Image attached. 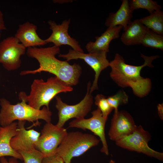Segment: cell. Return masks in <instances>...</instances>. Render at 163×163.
<instances>
[{
    "label": "cell",
    "mask_w": 163,
    "mask_h": 163,
    "mask_svg": "<svg viewBox=\"0 0 163 163\" xmlns=\"http://www.w3.org/2000/svg\"><path fill=\"white\" fill-rule=\"evenodd\" d=\"M60 52L59 47L54 45L45 48H27V55L37 60L39 66L35 70L22 71L20 75L47 72L54 75L68 86L72 87L76 85L82 73L81 67L78 64L71 65L66 61L57 59L56 56L59 54Z\"/></svg>",
    "instance_id": "1"
},
{
    "label": "cell",
    "mask_w": 163,
    "mask_h": 163,
    "mask_svg": "<svg viewBox=\"0 0 163 163\" xmlns=\"http://www.w3.org/2000/svg\"><path fill=\"white\" fill-rule=\"evenodd\" d=\"M141 56L144 60V63L141 66H135L126 63L123 57L116 53L114 59L110 62V66L111 68L110 76L119 86L129 87L135 95L143 97L150 92L152 82L150 78H145L140 75L141 71L146 66L153 67L152 62L159 56H146L142 54Z\"/></svg>",
    "instance_id": "2"
},
{
    "label": "cell",
    "mask_w": 163,
    "mask_h": 163,
    "mask_svg": "<svg viewBox=\"0 0 163 163\" xmlns=\"http://www.w3.org/2000/svg\"><path fill=\"white\" fill-rule=\"evenodd\" d=\"M16 104H12L5 98L0 99V125L6 126L15 120L28 121L33 123V126H40L39 120L46 123L51 122V112L46 107L37 110L30 106L24 100Z\"/></svg>",
    "instance_id": "3"
},
{
    "label": "cell",
    "mask_w": 163,
    "mask_h": 163,
    "mask_svg": "<svg viewBox=\"0 0 163 163\" xmlns=\"http://www.w3.org/2000/svg\"><path fill=\"white\" fill-rule=\"evenodd\" d=\"M73 90L72 87L56 76L48 78L46 82L42 79H35L31 86L30 94L27 95L24 92H21L18 98L20 100H24L36 109L40 110L43 106L49 109L50 102L58 94L71 92Z\"/></svg>",
    "instance_id": "4"
},
{
    "label": "cell",
    "mask_w": 163,
    "mask_h": 163,
    "mask_svg": "<svg viewBox=\"0 0 163 163\" xmlns=\"http://www.w3.org/2000/svg\"><path fill=\"white\" fill-rule=\"evenodd\" d=\"M100 140L92 134L79 132L68 133L57 147L56 154L64 163H71L72 159L83 154L98 144Z\"/></svg>",
    "instance_id": "5"
},
{
    "label": "cell",
    "mask_w": 163,
    "mask_h": 163,
    "mask_svg": "<svg viewBox=\"0 0 163 163\" xmlns=\"http://www.w3.org/2000/svg\"><path fill=\"white\" fill-rule=\"evenodd\" d=\"M90 82L87 84L86 94L79 103L74 105H68L64 102L61 97L56 96V107L58 110L59 120L56 125L63 127L66 121L72 118H84L91 110L93 103V98L90 92L91 86Z\"/></svg>",
    "instance_id": "6"
},
{
    "label": "cell",
    "mask_w": 163,
    "mask_h": 163,
    "mask_svg": "<svg viewBox=\"0 0 163 163\" xmlns=\"http://www.w3.org/2000/svg\"><path fill=\"white\" fill-rule=\"evenodd\" d=\"M151 139L150 133L141 126H136L133 132L115 141L117 145L132 151L142 153L161 161L163 160V153L155 151L148 145Z\"/></svg>",
    "instance_id": "7"
},
{
    "label": "cell",
    "mask_w": 163,
    "mask_h": 163,
    "mask_svg": "<svg viewBox=\"0 0 163 163\" xmlns=\"http://www.w3.org/2000/svg\"><path fill=\"white\" fill-rule=\"evenodd\" d=\"M107 53L103 51H95L85 53L70 49L66 54H59V56L68 61L72 59L83 60L95 72L94 79L91 85L90 92L98 89V81L101 72L108 66L110 62L107 58Z\"/></svg>",
    "instance_id": "8"
},
{
    "label": "cell",
    "mask_w": 163,
    "mask_h": 163,
    "mask_svg": "<svg viewBox=\"0 0 163 163\" xmlns=\"http://www.w3.org/2000/svg\"><path fill=\"white\" fill-rule=\"evenodd\" d=\"M67 133L63 127H59L51 122L46 123L41 130L35 148L45 157L53 155L56 154L57 147Z\"/></svg>",
    "instance_id": "9"
},
{
    "label": "cell",
    "mask_w": 163,
    "mask_h": 163,
    "mask_svg": "<svg viewBox=\"0 0 163 163\" xmlns=\"http://www.w3.org/2000/svg\"><path fill=\"white\" fill-rule=\"evenodd\" d=\"M26 48L14 36L4 39L0 43V63L8 71L18 69L21 57L25 53Z\"/></svg>",
    "instance_id": "10"
},
{
    "label": "cell",
    "mask_w": 163,
    "mask_h": 163,
    "mask_svg": "<svg viewBox=\"0 0 163 163\" xmlns=\"http://www.w3.org/2000/svg\"><path fill=\"white\" fill-rule=\"evenodd\" d=\"M92 116L88 119H75L69 123L68 128H80L84 130L88 129L98 136L102 142L101 151L108 155V146L105 133V127L107 120L103 116L100 110L97 109L91 112Z\"/></svg>",
    "instance_id": "11"
},
{
    "label": "cell",
    "mask_w": 163,
    "mask_h": 163,
    "mask_svg": "<svg viewBox=\"0 0 163 163\" xmlns=\"http://www.w3.org/2000/svg\"><path fill=\"white\" fill-rule=\"evenodd\" d=\"M70 21V19L65 20L61 24H57L53 21H49L48 23L52 33L48 38L45 40L47 43H52L54 46H56L59 47L62 45H67L75 50L84 52L78 42L68 34Z\"/></svg>",
    "instance_id": "12"
},
{
    "label": "cell",
    "mask_w": 163,
    "mask_h": 163,
    "mask_svg": "<svg viewBox=\"0 0 163 163\" xmlns=\"http://www.w3.org/2000/svg\"><path fill=\"white\" fill-rule=\"evenodd\" d=\"M136 126L133 118L127 111H114L108 132L110 139L115 142L132 133Z\"/></svg>",
    "instance_id": "13"
},
{
    "label": "cell",
    "mask_w": 163,
    "mask_h": 163,
    "mask_svg": "<svg viewBox=\"0 0 163 163\" xmlns=\"http://www.w3.org/2000/svg\"><path fill=\"white\" fill-rule=\"evenodd\" d=\"M26 121L18 120L15 135L11 139L10 145L15 150L28 151L34 148L41 133L33 129L26 130Z\"/></svg>",
    "instance_id": "14"
},
{
    "label": "cell",
    "mask_w": 163,
    "mask_h": 163,
    "mask_svg": "<svg viewBox=\"0 0 163 163\" xmlns=\"http://www.w3.org/2000/svg\"><path fill=\"white\" fill-rule=\"evenodd\" d=\"M36 25L29 22L19 25L14 37L26 48L43 46L47 43L37 33Z\"/></svg>",
    "instance_id": "15"
},
{
    "label": "cell",
    "mask_w": 163,
    "mask_h": 163,
    "mask_svg": "<svg viewBox=\"0 0 163 163\" xmlns=\"http://www.w3.org/2000/svg\"><path fill=\"white\" fill-rule=\"evenodd\" d=\"M18 123L14 122L10 125L0 129V158L2 157L10 156L21 160V155L11 146L10 141L15 135Z\"/></svg>",
    "instance_id": "16"
},
{
    "label": "cell",
    "mask_w": 163,
    "mask_h": 163,
    "mask_svg": "<svg viewBox=\"0 0 163 163\" xmlns=\"http://www.w3.org/2000/svg\"><path fill=\"white\" fill-rule=\"evenodd\" d=\"M122 28L121 26L108 27L100 36L95 37V42H89L85 46L87 50L88 53L95 51L107 53L110 42L119 37Z\"/></svg>",
    "instance_id": "17"
},
{
    "label": "cell",
    "mask_w": 163,
    "mask_h": 163,
    "mask_svg": "<svg viewBox=\"0 0 163 163\" xmlns=\"http://www.w3.org/2000/svg\"><path fill=\"white\" fill-rule=\"evenodd\" d=\"M149 29L138 19L131 21L124 30L121 37V41L124 44L127 46L141 44L144 36Z\"/></svg>",
    "instance_id": "18"
},
{
    "label": "cell",
    "mask_w": 163,
    "mask_h": 163,
    "mask_svg": "<svg viewBox=\"0 0 163 163\" xmlns=\"http://www.w3.org/2000/svg\"><path fill=\"white\" fill-rule=\"evenodd\" d=\"M118 10L115 13H110L107 19L105 25L108 27L121 26L124 30L131 22L133 11L130 8L129 1L123 0Z\"/></svg>",
    "instance_id": "19"
},
{
    "label": "cell",
    "mask_w": 163,
    "mask_h": 163,
    "mask_svg": "<svg viewBox=\"0 0 163 163\" xmlns=\"http://www.w3.org/2000/svg\"><path fill=\"white\" fill-rule=\"evenodd\" d=\"M147 27L159 35H163V12L161 10L154 11L139 20Z\"/></svg>",
    "instance_id": "20"
},
{
    "label": "cell",
    "mask_w": 163,
    "mask_h": 163,
    "mask_svg": "<svg viewBox=\"0 0 163 163\" xmlns=\"http://www.w3.org/2000/svg\"><path fill=\"white\" fill-rule=\"evenodd\" d=\"M141 44L145 47L163 50V35L157 34L149 29L144 36Z\"/></svg>",
    "instance_id": "21"
},
{
    "label": "cell",
    "mask_w": 163,
    "mask_h": 163,
    "mask_svg": "<svg viewBox=\"0 0 163 163\" xmlns=\"http://www.w3.org/2000/svg\"><path fill=\"white\" fill-rule=\"evenodd\" d=\"M129 6L133 11L138 9L147 10L151 14L154 11L161 10V7L157 2L151 0H132L129 2Z\"/></svg>",
    "instance_id": "22"
},
{
    "label": "cell",
    "mask_w": 163,
    "mask_h": 163,
    "mask_svg": "<svg viewBox=\"0 0 163 163\" xmlns=\"http://www.w3.org/2000/svg\"><path fill=\"white\" fill-rule=\"evenodd\" d=\"M18 152L21 155L24 163H42L45 157L42 153L35 148L28 151H19Z\"/></svg>",
    "instance_id": "23"
},
{
    "label": "cell",
    "mask_w": 163,
    "mask_h": 163,
    "mask_svg": "<svg viewBox=\"0 0 163 163\" xmlns=\"http://www.w3.org/2000/svg\"><path fill=\"white\" fill-rule=\"evenodd\" d=\"M107 99L110 106L116 112L118 110L119 105L128 103V97L124 91L121 90L115 94L108 97Z\"/></svg>",
    "instance_id": "24"
},
{
    "label": "cell",
    "mask_w": 163,
    "mask_h": 163,
    "mask_svg": "<svg viewBox=\"0 0 163 163\" xmlns=\"http://www.w3.org/2000/svg\"><path fill=\"white\" fill-rule=\"evenodd\" d=\"M94 99L95 104L101 111L103 117L107 120L108 115L113 109L109 104L107 98L102 94H98Z\"/></svg>",
    "instance_id": "25"
},
{
    "label": "cell",
    "mask_w": 163,
    "mask_h": 163,
    "mask_svg": "<svg viewBox=\"0 0 163 163\" xmlns=\"http://www.w3.org/2000/svg\"><path fill=\"white\" fill-rule=\"evenodd\" d=\"M42 163H64L62 158L57 154L53 155L44 157Z\"/></svg>",
    "instance_id": "26"
},
{
    "label": "cell",
    "mask_w": 163,
    "mask_h": 163,
    "mask_svg": "<svg viewBox=\"0 0 163 163\" xmlns=\"http://www.w3.org/2000/svg\"><path fill=\"white\" fill-rule=\"evenodd\" d=\"M0 163H20L18 161V159L12 157L8 161L5 157H2L0 158Z\"/></svg>",
    "instance_id": "27"
},
{
    "label": "cell",
    "mask_w": 163,
    "mask_h": 163,
    "mask_svg": "<svg viewBox=\"0 0 163 163\" xmlns=\"http://www.w3.org/2000/svg\"><path fill=\"white\" fill-rule=\"evenodd\" d=\"M6 29L5 26L3 15L0 10V38L1 37V31Z\"/></svg>",
    "instance_id": "28"
},
{
    "label": "cell",
    "mask_w": 163,
    "mask_h": 163,
    "mask_svg": "<svg viewBox=\"0 0 163 163\" xmlns=\"http://www.w3.org/2000/svg\"><path fill=\"white\" fill-rule=\"evenodd\" d=\"M158 110L159 116L161 119L163 118V106L162 104H159L158 106Z\"/></svg>",
    "instance_id": "29"
},
{
    "label": "cell",
    "mask_w": 163,
    "mask_h": 163,
    "mask_svg": "<svg viewBox=\"0 0 163 163\" xmlns=\"http://www.w3.org/2000/svg\"><path fill=\"white\" fill-rule=\"evenodd\" d=\"M1 127V126H0V129Z\"/></svg>",
    "instance_id": "30"
}]
</instances>
